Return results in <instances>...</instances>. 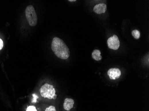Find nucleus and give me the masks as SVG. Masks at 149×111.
Here are the masks:
<instances>
[{"mask_svg":"<svg viewBox=\"0 0 149 111\" xmlns=\"http://www.w3.org/2000/svg\"><path fill=\"white\" fill-rule=\"evenodd\" d=\"M107 44L109 48L113 50H117L120 47V41L118 37L116 35L109 37L107 41Z\"/></svg>","mask_w":149,"mask_h":111,"instance_id":"obj_4","label":"nucleus"},{"mask_svg":"<svg viewBox=\"0 0 149 111\" xmlns=\"http://www.w3.org/2000/svg\"><path fill=\"white\" fill-rule=\"evenodd\" d=\"M51 49L55 56L61 59H67L70 56L69 48L64 41L59 37L53 38L51 44Z\"/></svg>","mask_w":149,"mask_h":111,"instance_id":"obj_1","label":"nucleus"},{"mask_svg":"<svg viewBox=\"0 0 149 111\" xmlns=\"http://www.w3.org/2000/svg\"><path fill=\"white\" fill-rule=\"evenodd\" d=\"M3 47V42L1 39H0V50L2 49Z\"/></svg>","mask_w":149,"mask_h":111,"instance_id":"obj_12","label":"nucleus"},{"mask_svg":"<svg viewBox=\"0 0 149 111\" xmlns=\"http://www.w3.org/2000/svg\"><path fill=\"white\" fill-rule=\"evenodd\" d=\"M132 35L135 39H138L140 38V33L138 30H133V31H132Z\"/></svg>","mask_w":149,"mask_h":111,"instance_id":"obj_9","label":"nucleus"},{"mask_svg":"<svg viewBox=\"0 0 149 111\" xmlns=\"http://www.w3.org/2000/svg\"><path fill=\"white\" fill-rule=\"evenodd\" d=\"M26 17L29 24L31 26H35L38 23V17L35 9L33 5H28L25 10Z\"/></svg>","mask_w":149,"mask_h":111,"instance_id":"obj_3","label":"nucleus"},{"mask_svg":"<svg viewBox=\"0 0 149 111\" xmlns=\"http://www.w3.org/2000/svg\"><path fill=\"white\" fill-rule=\"evenodd\" d=\"M101 52L100 50L96 49L92 52V58L96 61H100L102 59V57L101 55Z\"/></svg>","mask_w":149,"mask_h":111,"instance_id":"obj_8","label":"nucleus"},{"mask_svg":"<svg viewBox=\"0 0 149 111\" xmlns=\"http://www.w3.org/2000/svg\"><path fill=\"white\" fill-rule=\"evenodd\" d=\"M41 96L49 100H55L57 97L56 91L54 86L48 83H46L42 86L40 89Z\"/></svg>","mask_w":149,"mask_h":111,"instance_id":"obj_2","label":"nucleus"},{"mask_svg":"<svg viewBox=\"0 0 149 111\" xmlns=\"http://www.w3.org/2000/svg\"><path fill=\"white\" fill-rule=\"evenodd\" d=\"M68 1H70V2H73V1H76V0H69Z\"/></svg>","mask_w":149,"mask_h":111,"instance_id":"obj_13","label":"nucleus"},{"mask_svg":"<svg viewBox=\"0 0 149 111\" xmlns=\"http://www.w3.org/2000/svg\"><path fill=\"white\" fill-rule=\"evenodd\" d=\"M75 101L71 98H67L65 99L63 103V108L66 111H69L74 107Z\"/></svg>","mask_w":149,"mask_h":111,"instance_id":"obj_7","label":"nucleus"},{"mask_svg":"<svg viewBox=\"0 0 149 111\" xmlns=\"http://www.w3.org/2000/svg\"><path fill=\"white\" fill-rule=\"evenodd\" d=\"M107 10V5L104 3H100L94 6L93 11L95 13L100 14L105 13Z\"/></svg>","mask_w":149,"mask_h":111,"instance_id":"obj_6","label":"nucleus"},{"mask_svg":"<svg viewBox=\"0 0 149 111\" xmlns=\"http://www.w3.org/2000/svg\"><path fill=\"white\" fill-rule=\"evenodd\" d=\"M44 111H57V110L55 106L50 105V106L47 107L46 108H45Z\"/></svg>","mask_w":149,"mask_h":111,"instance_id":"obj_11","label":"nucleus"},{"mask_svg":"<svg viewBox=\"0 0 149 111\" xmlns=\"http://www.w3.org/2000/svg\"><path fill=\"white\" fill-rule=\"evenodd\" d=\"M26 111H38L36 107L34 105L28 106L26 109Z\"/></svg>","mask_w":149,"mask_h":111,"instance_id":"obj_10","label":"nucleus"},{"mask_svg":"<svg viewBox=\"0 0 149 111\" xmlns=\"http://www.w3.org/2000/svg\"><path fill=\"white\" fill-rule=\"evenodd\" d=\"M121 71L118 68H112L109 69L107 72V74L111 80H115L120 78L121 76Z\"/></svg>","mask_w":149,"mask_h":111,"instance_id":"obj_5","label":"nucleus"}]
</instances>
